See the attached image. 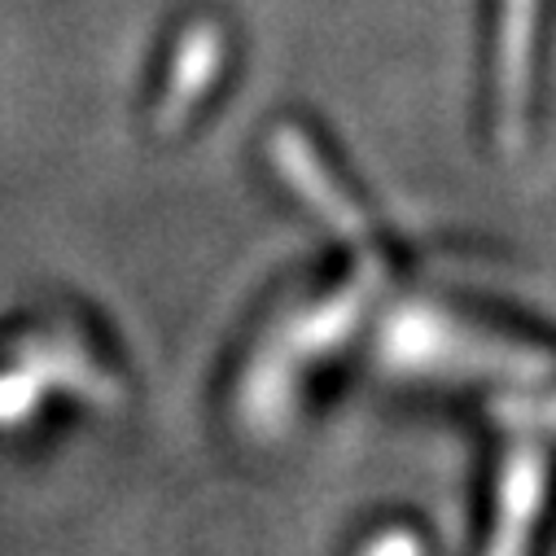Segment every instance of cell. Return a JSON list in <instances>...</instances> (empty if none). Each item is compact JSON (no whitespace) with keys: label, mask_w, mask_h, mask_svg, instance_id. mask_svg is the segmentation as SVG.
Wrapping results in <instances>:
<instances>
[{"label":"cell","mask_w":556,"mask_h":556,"mask_svg":"<svg viewBox=\"0 0 556 556\" xmlns=\"http://www.w3.org/2000/svg\"><path fill=\"white\" fill-rule=\"evenodd\" d=\"M534 0H508V18L500 36V123L508 141L517 146L521 118H526V75H530V36H534Z\"/></svg>","instance_id":"6da1fadb"},{"label":"cell","mask_w":556,"mask_h":556,"mask_svg":"<svg viewBox=\"0 0 556 556\" xmlns=\"http://www.w3.org/2000/svg\"><path fill=\"white\" fill-rule=\"evenodd\" d=\"M215 49H219V40H215L211 27H198V31L185 36V49H180L176 71H172V92H167V101L159 110V123L163 127H172L185 114V105H193V97L202 92V84L215 75V66H219L215 62Z\"/></svg>","instance_id":"7a4b0ae2"},{"label":"cell","mask_w":556,"mask_h":556,"mask_svg":"<svg viewBox=\"0 0 556 556\" xmlns=\"http://www.w3.org/2000/svg\"><path fill=\"white\" fill-rule=\"evenodd\" d=\"M45 386L36 381V372H27L23 364L10 368V372H0V430H10V426H23L27 416L36 412Z\"/></svg>","instance_id":"3957f363"}]
</instances>
